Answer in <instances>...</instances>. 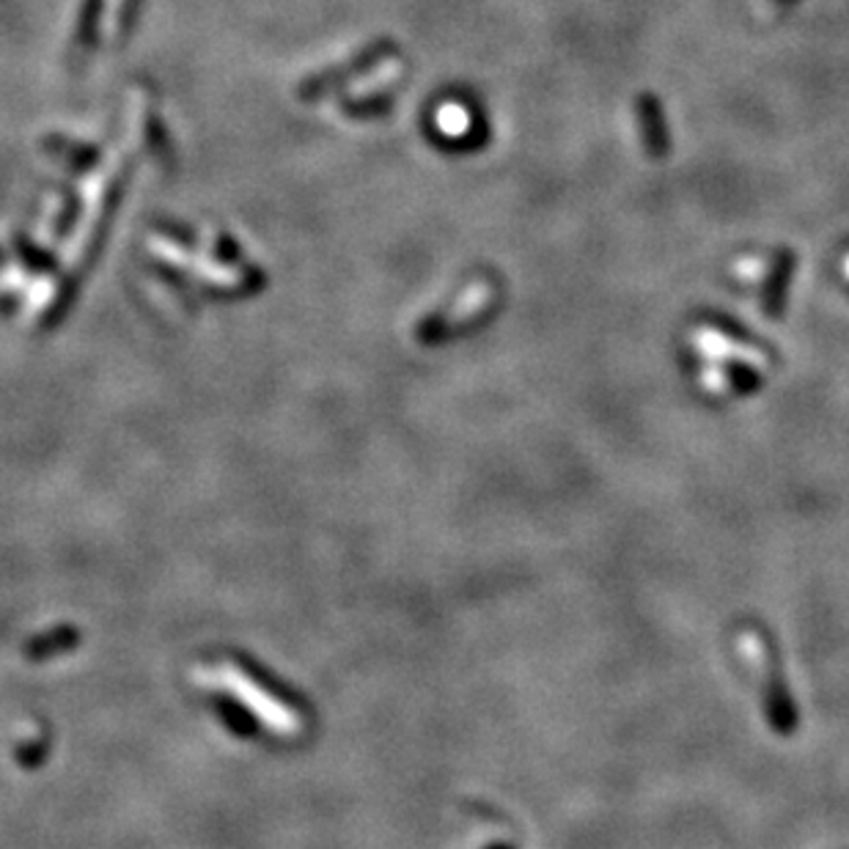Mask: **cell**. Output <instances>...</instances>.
<instances>
[{"instance_id":"cell-10","label":"cell","mask_w":849,"mask_h":849,"mask_svg":"<svg viewBox=\"0 0 849 849\" xmlns=\"http://www.w3.org/2000/svg\"><path fill=\"white\" fill-rule=\"evenodd\" d=\"M847 273H849V262H847Z\"/></svg>"},{"instance_id":"cell-2","label":"cell","mask_w":849,"mask_h":849,"mask_svg":"<svg viewBox=\"0 0 849 849\" xmlns=\"http://www.w3.org/2000/svg\"><path fill=\"white\" fill-rule=\"evenodd\" d=\"M489 302H493V286H489L487 280H473V284L456 297L454 306H451L449 311L438 313V319L432 317L427 324H423L421 335L423 339H427V335H432V339H443V335L456 333V330L465 328L467 322H473V319H476Z\"/></svg>"},{"instance_id":"cell-3","label":"cell","mask_w":849,"mask_h":849,"mask_svg":"<svg viewBox=\"0 0 849 849\" xmlns=\"http://www.w3.org/2000/svg\"><path fill=\"white\" fill-rule=\"evenodd\" d=\"M638 124H641V141L647 146L649 157L660 159L669 154V132H665L663 110L654 97L638 99Z\"/></svg>"},{"instance_id":"cell-6","label":"cell","mask_w":849,"mask_h":849,"mask_svg":"<svg viewBox=\"0 0 849 849\" xmlns=\"http://www.w3.org/2000/svg\"><path fill=\"white\" fill-rule=\"evenodd\" d=\"M792 253H786V256H781L779 262H775L773 273H770V286L768 291H764V306H768V311L779 313L781 306H784V291H786V284H790V275H792Z\"/></svg>"},{"instance_id":"cell-9","label":"cell","mask_w":849,"mask_h":849,"mask_svg":"<svg viewBox=\"0 0 849 849\" xmlns=\"http://www.w3.org/2000/svg\"><path fill=\"white\" fill-rule=\"evenodd\" d=\"M775 3H779V5H790L792 0H775Z\"/></svg>"},{"instance_id":"cell-8","label":"cell","mask_w":849,"mask_h":849,"mask_svg":"<svg viewBox=\"0 0 849 849\" xmlns=\"http://www.w3.org/2000/svg\"><path fill=\"white\" fill-rule=\"evenodd\" d=\"M735 273L740 275L742 280H751V278H759V275L764 273V264L759 262V258H746V262H740L735 267Z\"/></svg>"},{"instance_id":"cell-5","label":"cell","mask_w":849,"mask_h":849,"mask_svg":"<svg viewBox=\"0 0 849 849\" xmlns=\"http://www.w3.org/2000/svg\"><path fill=\"white\" fill-rule=\"evenodd\" d=\"M77 632L71 630V627H64V630H53V632H44V636H36L33 641L25 643V658L27 660H47L53 658V654L58 652H66V649L77 647Z\"/></svg>"},{"instance_id":"cell-4","label":"cell","mask_w":849,"mask_h":849,"mask_svg":"<svg viewBox=\"0 0 849 849\" xmlns=\"http://www.w3.org/2000/svg\"><path fill=\"white\" fill-rule=\"evenodd\" d=\"M693 341H696L698 346H702L704 355L709 357H737V361H748V363H757V366H762L764 363V355L762 352L751 350V346L740 344V341L729 339L726 333H718V330H698L696 335H693Z\"/></svg>"},{"instance_id":"cell-7","label":"cell","mask_w":849,"mask_h":849,"mask_svg":"<svg viewBox=\"0 0 849 849\" xmlns=\"http://www.w3.org/2000/svg\"><path fill=\"white\" fill-rule=\"evenodd\" d=\"M440 130L449 132V135L462 137L471 130V115H467V110L462 108V104H445V108L440 110Z\"/></svg>"},{"instance_id":"cell-1","label":"cell","mask_w":849,"mask_h":849,"mask_svg":"<svg viewBox=\"0 0 849 849\" xmlns=\"http://www.w3.org/2000/svg\"><path fill=\"white\" fill-rule=\"evenodd\" d=\"M218 682L229 693L242 696V702H245L247 707L262 713L275 731H280V735H297V731H300V715H297L289 704L280 702L273 691H267L262 682L253 680L251 671H245L242 665L225 663L223 671L218 674Z\"/></svg>"}]
</instances>
